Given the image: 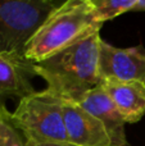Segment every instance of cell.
Instances as JSON below:
<instances>
[{"label": "cell", "instance_id": "obj_12", "mask_svg": "<svg viewBox=\"0 0 145 146\" xmlns=\"http://www.w3.org/2000/svg\"><path fill=\"white\" fill-rule=\"evenodd\" d=\"M26 141V146H73L71 144H37V142H33V141Z\"/></svg>", "mask_w": 145, "mask_h": 146}, {"label": "cell", "instance_id": "obj_1", "mask_svg": "<svg viewBox=\"0 0 145 146\" xmlns=\"http://www.w3.org/2000/svg\"><path fill=\"white\" fill-rule=\"evenodd\" d=\"M100 30L78 42L35 63L36 76L46 82V90L63 100L77 101L102 85L99 74Z\"/></svg>", "mask_w": 145, "mask_h": 146}, {"label": "cell", "instance_id": "obj_13", "mask_svg": "<svg viewBox=\"0 0 145 146\" xmlns=\"http://www.w3.org/2000/svg\"><path fill=\"white\" fill-rule=\"evenodd\" d=\"M134 10L135 12H145V0H136Z\"/></svg>", "mask_w": 145, "mask_h": 146}, {"label": "cell", "instance_id": "obj_10", "mask_svg": "<svg viewBox=\"0 0 145 146\" xmlns=\"http://www.w3.org/2000/svg\"><path fill=\"white\" fill-rule=\"evenodd\" d=\"M95 15L100 23L110 21L118 15L134 10L136 0H90Z\"/></svg>", "mask_w": 145, "mask_h": 146}, {"label": "cell", "instance_id": "obj_5", "mask_svg": "<svg viewBox=\"0 0 145 146\" xmlns=\"http://www.w3.org/2000/svg\"><path fill=\"white\" fill-rule=\"evenodd\" d=\"M99 74L102 81L145 83V48H116L102 38L99 46Z\"/></svg>", "mask_w": 145, "mask_h": 146}, {"label": "cell", "instance_id": "obj_11", "mask_svg": "<svg viewBox=\"0 0 145 146\" xmlns=\"http://www.w3.org/2000/svg\"><path fill=\"white\" fill-rule=\"evenodd\" d=\"M0 146H26L25 137L13 124L7 106L0 108Z\"/></svg>", "mask_w": 145, "mask_h": 146}, {"label": "cell", "instance_id": "obj_4", "mask_svg": "<svg viewBox=\"0 0 145 146\" xmlns=\"http://www.w3.org/2000/svg\"><path fill=\"white\" fill-rule=\"evenodd\" d=\"M53 0H0V55H23L27 44L53 10Z\"/></svg>", "mask_w": 145, "mask_h": 146}, {"label": "cell", "instance_id": "obj_2", "mask_svg": "<svg viewBox=\"0 0 145 146\" xmlns=\"http://www.w3.org/2000/svg\"><path fill=\"white\" fill-rule=\"evenodd\" d=\"M102 26L90 0L63 1L49 14L27 44L25 58L32 63H40L99 31Z\"/></svg>", "mask_w": 145, "mask_h": 146}, {"label": "cell", "instance_id": "obj_7", "mask_svg": "<svg viewBox=\"0 0 145 146\" xmlns=\"http://www.w3.org/2000/svg\"><path fill=\"white\" fill-rule=\"evenodd\" d=\"M35 63L23 55H0V108L10 98L21 99L35 92Z\"/></svg>", "mask_w": 145, "mask_h": 146}, {"label": "cell", "instance_id": "obj_6", "mask_svg": "<svg viewBox=\"0 0 145 146\" xmlns=\"http://www.w3.org/2000/svg\"><path fill=\"white\" fill-rule=\"evenodd\" d=\"M62 106L68 144L73 146H112V140L99 119L74 101L63 100Z\"/></svg>", "mask_w": 145, "mask_h": 146}, {"label": "cell", "instance_id": "obj_9", "mask_svg": "<svg viewBox=\"0 0 145 146\" xmlns=\"http://www.w3.org/2000/svg\"><path fill=\"white\" fill-rule=\"evenodd\" d=\"M102 86L126 123H136L145 115V83L139 81H102Z\"/></svg>", "mask_w": 145, "mask_h": 146}, {"label": "cell", "instance_id": "obj_3", "mask_svg": "<svg viewBox=\"0 0 145 146\" xmlns=\"http://www.w3.org/2000/svg\"><path fill=\"white\" fill-rule=\"evenodd\" d=\"M61 98L48 90L21 99L12 121L25 140L37 144H68Z\"/></svg>", "mask_w": 145, "mask_h": 146}, {"label": "cell", "instance_id": "obj_8", "mask_svg": "<svg viewBox=\"0 0 145 146\" xmlns=\"http://www.w3.org/2000/svg\"><path fill=\"white\" fill-rule=\"evenodd\" d=\"M77 104L102 122L112 140V146H130L125 133V119L102 85L86 92Z\"/></svg>", "mask_w": 145, "mask_h": 146}]
</instances>
